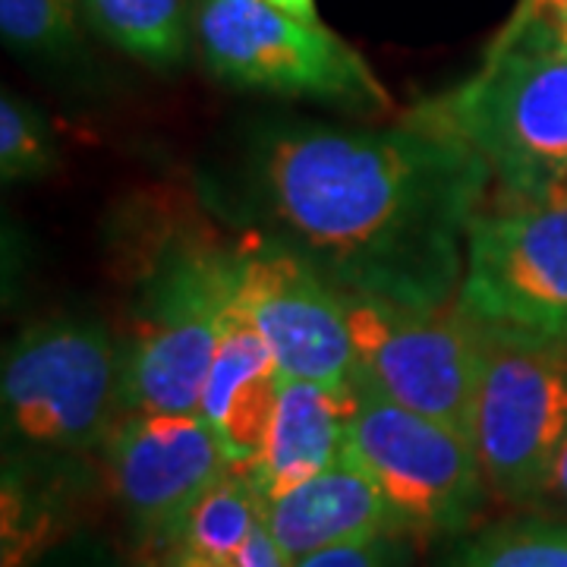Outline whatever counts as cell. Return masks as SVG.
Wrapping results in <instances>:
<instances>
[{"label":"cell","instance_id":"cell-1","mask_svg":"<svg viewBox=\"0 0 567 567\" xmlns=\"http://www.w3.org/2000/svg\"><path fill=\"white\" fill-rule=\"evenodd\" d=\"M492 183L464 140L413 114L394 126L268 123L246 142L230 208L341 293L447 306Z\"/></svg>","mask_w":567,"mask_h":567},{"label":"cell","instance_id":"cell-2","mask_svg":"<svg viewBox=\"0 0 567 567\" xmlns=\"http://www.w3.org/2000/svg\"><path fill=\"white\" fill-rule=\"evenodd\" d=\"M240 265V246L230 249L193 230L152 249L123 347V413H199L205 372L237 303Z\"/></svg>","mask_w":567,"mask_h":567},{"label":"cell","instance_id":"cell-3","mask_svg":"<svg viewBox=\"0 0 567 567\" xmlns=\"http://www.w3.org/2000/svg\"><path fill=\"white\" fill-rule=\"evenodd\" d=\"M413 117L464 140L507 203L567 196V58L524 44H488L483 66Z\"/></svg>","mask_w":567,"mask_h":567},{"label":"cell","instance_id":"cell-4","mask_svg":"<svg viewBox=\"0 0 567 567\" xmlns=\"http://www.w3.org/2000/svg\"><path fill=\"white\" fill-rule=\"evenodd\" d=\"M123 350L95 319H51L3 357V435L20 454L70 457L102 447L123 413Z\"/></svg>","mask_w":567,"mask_h":567},{"label":"cell","instance_id":"cell-5","mask_svg":"<svg viewBox=\"0 0 567 567\" xmlns=\"http://www.w3.org/2000/svg\"><path fill=\"white\" fill-rule=\"evenodd\" d=\"M193 41L227 85L365 114L391 107L385 85L344 39L271 0H193Z\"/></svg>","mask_w":567,"mask_h":567},{"label":"cell","instance_id":"cell-6","mask_svg":"<svg viewBox=\"0 0 567 567\" xmlns=\"http://www.w3.org/2000/svg\"><path fill=\"white\" fill-rule=\"evenodd\" d=\"M357 406L344 457L385 495L401 536H457L488 502L486 480L464 432L353 385Z\"/></svg>","mask_w":567,"mask_h":567},{"label":"cell","instance_id":"cell-7","mask_svg":"<svg viewBox=\"0 0 567 567\" xmlns=\"http://www.w3.org/2000/svg\"><path fill=\"white\" fill-rule=\"evenodd\" d=\"M357 382L394 404L464 432L473 429L483 331L457 300L406 306L344 293Z\"/></svg>","mask_w":567,"mask_h":567},{"label":"cell","instance_id":"cell-8","mask_svg":"<svg viewBox=\"0 0 567 567\" xmlns=\"http://www.w3.org/2000/svg\"><path fill=\"white\" fill-rule=\"evenodd\" d=\"M457 306L486 334L567 347V196L483 212L466 237Z\"/></svg>","mask_w":567,"mask_h":567},{"label":"cell","instance_id":"cell-9","mask_svg":"<svg viewBox=\"0 0 567 567\" xmlns=\"http://www.w3.org/2000/svg\"><path fill=\"white\" fill-rule=\"evenodd\" d=\"M470 442L488 498L524 511L567 442V347L483 331Z\"/></svg>","mask_w":567,"mask_h":567},{"label":"cell","instance_id":"cell-10","mask_svg":"<svg viewBox=\"0 0 567 567\" xmlns=\"http://www.w3.org/2000/svg\"><path fill=\"white\" fill-rule=\"evenodd\" d=\"M102 451L123 517L140 539L162 548H181L186 514L234 466L203 413L130 410L117 416Z\"/></svg>","mask_w":567,"mask_h":567},{"label":"cell","instance_id":"cell-11","mask_svg":"<svg viewBox=\"0 0 567 567\" xmlns=\"http://www.w3.org/2000/svg\"><path fill=\"white\" fill-rule=\"evenodd\" d=\"M240 252L237 309L262 334L284 379L353 385L357 353L344 293L297 252L256 234Z\"/></svg>","mask_w":567,"mask_h":567},{"label":"cell","instance_id":"cell-12","mask_svg":"<svg viewBox=\"0 0 567 567\" xmlns=\"http://www.w3.org/2000/svg\"><path fill=\"white\" fill-rule=\"evenodd\" d=\"M265 527L278 539L290 565L331 546L401 536L385 495L350 457L262 505Z\"/></svg>","mask_w":567,"mask_h":567},{"label":"cell","instance_id":"cell-13","mask_svg":"<svg viewBox=\"0 0 567 567\" xmlns=\"http://www.w3.org/2000/svg\"><path fill=\"white\" fill-rule=\"evenodd\" d=\"M353 406V385L338 388L306 379H281L262 447L252 461L240 464L259 488L262 505L344 457Z\"/></svg>","mask_w":567,"mask_h":567},{"label":"cell","instance_id":"cell-14","mask_svg":"<svg viewBox=\"0 0 567 567\" xmlns=\"http://www.w3.org/2000/svg\"><path fill=\"white\" fill-rule=\"evenodd\" d=\"M281 379L262 334L234 303L199 394V413L215 429L234 464H246L259 454L275 416Z\"/></svg>","mask_w":567,"mask_h":567},{"label":"cell","instance_id":"cell-15","mask_svg":"<svg viewBox=\"0 0 567 567\" xmlns=\"http://www.w3.org/2000/svg\"><path fill=\"white\" fill-rule=\"evenodd\" d=\"M82 20L123 54L148 66H177L193 41L189 0H80Z\"/></svg>","mask_w":567,"mask_h":567},{"label":"cell","instance_id":"cell-16","mask_svg":"<svg viewBox=\"0 0 567 567\" xmlns=\"http://www.w3.org/2000/svg\"><path fill=\"white\" fill-rule=\"evenodd\" d=\"M262 520V495L244 466L234 464L186 514L181 555H203L212 561H234L249 533Z\"/></svg>","mask_w":567,"mask_h":567},{"label":"cell","instance_id":"cell-17","mask_svg":"<svg viewBox=\"0 0 567 567\" xmlns=\"http://www.w3.org/2000/svg\"><path fill=\"white\" fill-rule=\"evenodd\" d=\"M439 567H567V520L524 511L464 536Z\"/></svg>","mask_w":567,"mask_h":567},{"label":"cell","instance_id":"cell-18","mask_svg":"<svg viewBox=\"0 0 567 567\" xmlns=\"http://www.w3.org/2000/svg\"><path fill=\"white\" fill-rule=\"evenodd\" d=\"M80 0H0L3 41L29 58H66L80 44Z\"/></svg>","mask_w":567,"mask_h":567},{"label":"cell","instance_id":"cell-19","mask_svg":"<svg viewBox=\"0 0 567 567\" xmlns=\"http://www.w3.org/2000/svg\"><path fill=\"white\" fill-rule=\"evenodd\" d=\"M58 162L54 133L44 114L17 95L0 102V174L7 183L48 174Z\"/></svg>","mask_w":567,"mask_h":567},{"label":"cell","instance_id":"cell-20","mask_svg":"<svg viewBox=\"0 0 567 567\" xmlns=\"http://www.w3.org/2000/svg\"><path fill=\"white\" fill-rule=\"evenodd\" d=\"M401 536L388 533L363 543L331 546L300 558L293 567H401Z\"/></svg>","mask_w":567,"mask_h":567},{"label":"cell","instance_id":"cell-21","mask_svg":"<svg viewBox=\"0 0 567 567\" xmlns=\"http://www.w3.org/2000/svg\"><path fill=\"white\" fill-rule=\"evenodd\" d=\"M524 511L567 520V442L561 445V451L555 454V461L548 466L546 480H543L539 488L533 492V498H529V505L524 507Z\"/></svg>","mask_w":567,"mask_h":567},{"label":"cell","instance_id":"cell-22","mask_svg":"<svg viewBox=\"0 0 567 567\" xmlns=\"http://www.w3.org/2000/svg\"><path fill=\"white\" fill-rule=\"evenodd\" d=\"M234 567H293L290 558L284 555V548L278 546V539L271 536V529L265 527V520L256 524V529L249 533L240 551L234 555Z\"/></svg>","mask_w":567,"mask_h":567},{"label":"cell","instance_id":"cell-23","mask_svg":"<svg viewBox=\"0 0 567 567\" xmlns=\"http://www.w3.org/2000/svg\"><path fill=\"white\" fill-rule=\"evenodd\" d=\"M567 7V0H517L514 13L507 22H527V20H539V17H548L555 10Z\"/></svg>","mask_w":567,"mask_h":567},{"label":"cell","instance_id":"cell-24","mask_svg":"<svg viewBox=\"0 0 567 567\" xmlns=\"http://www.w3.org/2000/svg\"><path fill=\"white\" fill-rule=\"evenodd\" d=\"M271 3L287 10V13H293V17H300V20L319 22V7H316V0H271Z\"/></svg>","mask_w":567,"mask_h":567},{"label":"cell","instance_id":"cell-25","mask_svg":"<svg viewBox=\"0 0 567 567\" xmlns=\"http://www.w3.org/2000/svg\"><path fill=\"white\" fill-rule=\"evenodd\" d=\"M48 567H117L111 565L104 555L99 551H89V555H76V558H66V561H58V565H48Z\"/></svg>","mask_w":567,"mask_h":567},{"label":"cell","instance_id":"cell-26","mask_svg":"<svg viewBox=\"0 0 567 567\" xmlns=\"http://www.w3.org/2000/svg\"><path fill=\"white\" fill-rule=\"evenodd\" d=\"M174 567H234L230 561H212V558H203V555H181L177 561H174Z\"/></svg>","mask_w":567,"mask_h":567}]
</instances>
